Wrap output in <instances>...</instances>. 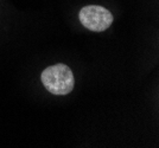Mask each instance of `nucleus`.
<instances>
[{
  "mask_svg": "<svg viewBox=\"0 0 159 148\" xmlns=\"http://www.w3.org/2000/svg\"><path fill=\"white\" fill-rule=\"evenodd\" d=\"M40 80L45 89L53 95H68L75 85L71 69L61 63L47 67L40 75Z\"/></svg>",
  "mask_w": 159,
  "mask_h": 148,
  "instance_id": "nucleus-1",
  "label": "nucleus"
},
{
  "mask_svg": "<svg viewBox=\"0 0 159 148\" xmlns=\"http://www.w3.org/2000/svg\"><path fill=\"white\" fill-rule=\"evenodd\" d=\"M79 18L82 25L93 32H102L113 23V14L107 8L99 5L84 6L80 11Z\"/></svg>",
  "mask_w": 159,
  "mask_h": 148,
  "instance_id": "nucleus-2",
  "label": "nucleus"
}]
</instances>
